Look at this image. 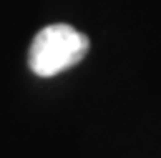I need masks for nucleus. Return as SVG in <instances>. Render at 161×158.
<instances>
[{"label": "nucleus", "instance_id": "1", "mask_svg": "<svg viewBox=\"0 0 161 158\" xmlns=\"http://www.w3.org/2000/svg\"><path fill=\"white\" fill-rule=\"evenodd\" d=\"M88 48H91L88 38L80 30H75L73 25H65V23L45 25L30 43L28 65L35 75L53 78V75L78 65L86 58Z\"/></svg>", "mask_w": 161, "mask_h": 158}]
</instances>
